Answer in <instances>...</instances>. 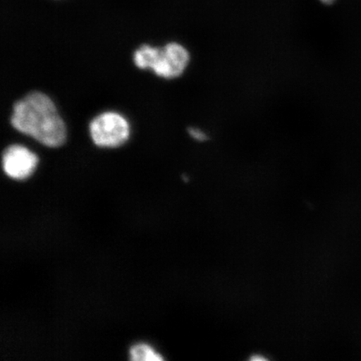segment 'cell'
<instances>
[{
	"label": "cell",
	"instance_id": "obj_1",
	"mask_svg": "<svg viewBox=\"0 0 361 361\" xmlns=\"http://www.w3.org/2000/svg\"><path fill=\"white\" fill-rule=\"evenodd\" d=\"M13 128L49 147L66 142V128L55 104L47 94L32 92L13 105Z\"/></svg>",
	"mask_w": 361,
	"mask_h": 361
},
{
	"label": "cell",
	"instance_id": "obj_2",
	"mask_svg": "<svg viewBox=\"0 0 361 361\" xmlns=\"http://www.w3.org/2000/svg\"><path fill=\"white\" fill-rule=\"evenodd\" d=\"M134 62L140 69H151L160 78H178L190 62V54L182 44L171 42L162 48L143 44L134 54Z\"/></svg>",
	"mask_w": 361,
	"mask_h": 361
},
{
	"label": "cell",
	"instance_id": "obj_3",
	"mask_svg": "<svg viewBox=\"0 0 361 361\" xmlns=\"http://www.w3.org/2000/svg\"><path fill=\"white\" fill-rule=\"evenodd\" d=\"M129 133L128 121L116 112L102 113L90 124V137L98 147H120L128 141Z\"/></svg>",
	"mask_w": 361,
	"mask_h": 361
},
{
	"label": "cell",
	"instance_id": "obj_4",
	"mask_svg": "<svg viewBox=\"0 0 361 361\" xmlns=\"http://www.w3.org/2000/svg\"><path fill=\"white\" fill-rule=\"evenodd\" d=\"M38 157L28 148L21 145L8 147L3 153L4 173L13 179L23 180L34 173Z\"/></svg>",
	"mask_w": 361,
	"mask_h": 361
},
{
	"label": "cell",
	"instance_id": "obj_5",
	"mask_svg": "<svg viewBox=\"0 0 361 361\" xmlns=\"http://www.w3.org/2000/svg\"><path fill=\"white\" fill-rule=\"evenodd\" d=\"M130 359L133 360L159 361L164 359L155 350L145 344L135 345L130 350Z\"/></svg>",
	"mask_w": 361,
	"mask_h": 361
},
{
	"label": "cell",
	"instance_id": "obj_6",
	"mask_svg": "<svg viewBox=\"0 0 361 361\" xmlns=\"http://www.w3.org/2000/svg\"><path fill=\"white\" fill-rule=\"evenodd\" d=\"M188 132L189 135L197 142H203L209 140V135L200 128H189Z\"/></svg>",
	"mask_w": 361,
	"mask_h": 361
},
{
	"label": "cell",
	"instance_id": "obj_7",
	"mask_svg": "<svg viewBox=\"0 0 361 361\" xmlns=\"http://www.w3.org/2000/svg\"><path fill=\"white\" fill-rule=\"evenodd\" d=\"M324 4H331L336 1V0H320Z\"/></svg>",
	"mask_w": 361,
	"mask_h": 361
}]
</instances>
